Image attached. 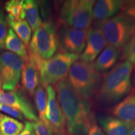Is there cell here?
Returning a JSON list of instances; mask_svg holds the SVG:
<instances>
[{"mask_svg":"<svg viewBox=\"0 0 135 135\" xmlns=\"http://www.w3.org/2000/svg\"><path fill=\"white\" fill-rule=\"evenodd\" d=\"M0 103L8 105L18 109L28 120L35 122L38 117L29 99L24 92L16 88L13 91H0Z\"/></svg>","mask_w":135,"mask_h":135,"instance_id":"cell-9","label":"cell"},{"mask_svg":"<svg viewBox=\"0 0 135 135\" xmlns=\"http://www.w3.org/2000/svg\"><path fill=\"white\" fill-rule=\"evenodd\" d=\"M29 57L38 67L40 76V83L45 88L53 86L66 78L69 71L80 55L59 51L51 58L43 60L36 56L29 54Z\"/></svg>","mask_w":135,"mask_h":135,"instance_id":"cell-3","label":"cell"},{"mask_svg":"<svg viewBox=\"0 0 135 135\" xmlns=\"http://www.w3.org/2000/svg\"><path fill=\"white\" fill-rule=\"evenodd\" d=\"M107 112L120 120L129 124L135 122V89L123 100L107 109Z\"/></svg>","mask_w":135,"mask_h":135,"instance_id":"cell-12","label":"cell"},{"mask_svg":"<svg viewBox=\"0 0 135 135\" xmlns=\"http://www.w3.org/2000/svg\"><path fill=\"white\" fill-rule=\"evenodd\" d=\"M129 135H135V122L131 126V128L129 131Z\"/></svg>","mask_w":135,"mask_h":135,"instance_id":"cell-31","label":"cell"},{"mask_svg":"<svg viewBox=\"0 0 135 135\" xmlns=\"http://www.w3.org/2000/svg\"><path fill=\"white\" fill-rule=\"evenodd\" d=\"M120 60L129 62L135 71V33L121 50Z\"/></svg>","mask_w":135,"mask_h":135,"instance_id":"cell-23","label":"cell"},{"mask_svg":"<svg viewBox=\"0 0 135 135\" xmlns=\"http://www.w3.org/2000/svg\"><path fill=\"white\" fill-rule=\"evenodd\" d=\"M21 85L23 89L33 97L40 83V72L35 62L31 58L26 61L21 77Z\"/></svg>","mask_w":135,"mask_h":135,"instance_id":"cell-14","label":"cell"},{"mask_svg":"<svg viewBox=\"0 0 135 135\" xmlns=\"http://www.w3.org/2000/svg\"><path fill=\"white\" fill-rule=\"evenodd\" d=\"M6 22L8 26L13 30L20 40L28 49L31 39V28L26 20L20 21H12L6 17Z\"/></svg>","mask_w":135,"mask_h":135,"instance_id":"cell-19","label":"cell"},{"mask_svg":"<svg viewBox=\"0 0 135 135\" xmlns=\"http://www.w3.org/2000/svg\"><path fill=\"white\" fill-rule=\"evenodd\" d=\"M33 124L36 135H51L53 131L55 130L47 120L38 119V120L33 122Z\"/></svg>","mask_w":135,"mask_h":135,"instance_id":"cell-24","label":"cell"},{"mask_svg":"<svg viewBox=\"0 0 135 135\" xmlns=\"http://www.w3.org/2000/svg\"><path fill=\"white\" fill-rule=\"evenodd\" d=\"M58 48L56 25L51 20H47L33 32L28 51L29 54L47 60L53 56Z\"/></svg>","mask_w":135,"mask_h":135,"instance_id":"cell-6","label":"cell"},{"mask_svg":"<svg viewBox=\"0 0 135 135\" xmlns=\"http://www.w3.org/2000/svg\"><path fill=\"white\" fill-rule=\"evenodd\" d=\"M106 45L105 38L101 30L98 27H91L88 31L86 43L84 51L80 56V60L92 63Z\"/></svg>","mask_w":135,"mask_h":135,"instance_id":"cell-11","label":"cell"},{"mask_svg":"<svg viewBox=\"0 0 135 135\" xmlns=\"http://www.w3.org/2000/svg\"><path fill=\"white\" fill-rule=\"evenodd\" d=\"M67 78L85 100L91 104L94 103L102 81L103 75L94 69L93 63L77 60L70 68Z\"/></svg>","mask_w":135,"mask_h":135,"instance_id":"cell-2","label":"cell"},{"mask_svg":"<svg viewBox=\"0 0 135 135\" xmlns=\"http://www.w3.org/2000/svg\"><path fill=\"white\" fill-rule=\"evenodd\" d=\"M98 122L106 135H129L132 124H129L111 116H101Z\"/></svg>","mask_w":135,"mask_h":135,"instance_id":"cell-16","label":"cell"},{"mask_svg":"<svg viewBox=\"0 0 135 135\" xmlns=\"http://www.w3.org/2000/svg\"><path fill=\"white\" fill-rule=\"evenodd\" d=\"M25 125L19 120L0 113V130L2 135H19Z\"/></svg>","mask_w":135,"mask_h":135,"instance_id":"cell-20","label":"cell"},{"mask_svg":"<svg viewBox=\"0 0 135 135\" xmlns=\"http://www.w3.org/2000/svg\"><path fill=\"white\" fill-rule=\"evenodd\" d=\"M46 89L47 93V104L45 111L46 119L55 131H65V117L57 98L55 89L51 85L48 86Z\"/></svg>","mask_w":135,"mask_h":135,"instance_id":"cell-10","label":"cell"},{"mask_svg":"<svg viewBox=\"0 0 135 135\" xmlns=\"http://www.w3.org/2000/svg\"><path fill=\"white\" fill-rule=\"evenodd\" d=\"M25 19L31 27L32 31L34 32L43 23L38 3L34 0L25 1Z\"/></svg>","mask_w":135,"mask_h":135,"instance_id":"cell-18","label":"cell"},{"mask_svg":"<svg viewBox=\"0 0 135 135\" xmlns=\"http://www.w3.org/2000/svg\"><path fill=\"white\" fill-rule=\"evenodd\" d=\"M51 135H70V134H69V133L67 132L66 130L63 131H56L54 130L53 132L52 133Z\"/></svg>","mask_w":135,"mask_h":135,"instance_id":"cell-30","label":"cell"},{"mask_svg":"<svg viewBox=\"0 0 135 135\" xmlns=\"http://www.w3.org/2000/svg\"><path fill=\"white\" fill-rule=\"evenodd\" d=\"M122 11L127 14L132 20L135 27V1H124Z\"/></svg>","mask_w":135,"mask_h":135,"instance_id":"cell-27","label":"cell"},{"mask_svg":"<svg viewBox=\"0 0 135 135\" xmlns=\"http://www.w3.org/2000/svg\"><path fill=\"white\" fill-rule=\"evenodd\" d=\"M35 105L39 113V118L41 120L46 121L45 111L47 104V93L41 85H39L34 94Z\"/></svg>","mask_w":135,"mask_h":135,"instance_id":"cell-22","label":"cell"},{"mask_svg":"<svg viewBox=\"0 0 135 135\" xmlns=\"http://www.w3.org/2000/svg\"><path fill=\"white\" fill-rule=\"evenodd\" d=\"M121 56V49L111 46H106L93 63L94 69L99 73H103L113 68Z\"/></svg>","mask_w":135,"mask_h":135,"instance_id":"cell-15","label":"cell"},{"mask_svg":"<svg viewBox=\"0 0 135 135\" xmlns=\"http://www.w3.org/2000/svg\"><path fill=\"white\" fill-rule=\"evenodd\" d=\"M123 4L124 1L119 0H99L96 1L93 9V26L113 17L122 9Z\"/></svg>","mask_w":135,"mask_h":135,"instance_id":"cell-13","label":"cell"},{"mask_svg":"<svg viewBox=\"0 0 135 135\" xmlns=\"http://www.w3.org/2000/svg\"><path fill=\"white\" fill-rule=\"evenodd\" d=\"M93 26L101 30L108 46L121 50L135 33L132 20L123 11Z\"/></svg>","mask_w":135,"mask_h":135,"instance_id":"cell-4","label":"cell"},{"mask_svg":"<svg viewBox=\"0 0 135 135\" xmlns=\"http://www.w3.org/2000/svg\"><path fill=\"white\" fill-rule=\"evenodd\" d=\"M133 66L123 61L109 72L103 74V79L94 102L98 106L108 107L118 103L131 90ZM94 104V103H93Z\"/></svg>","mask_w":135,"mask_h":135,"instance_id":"cell-1","label":"cell"},{"mask_svg":"<svg viewBox=\"0 0 135 135\" xmlns=\"http://www.w3.org/2000/svg\"><path fill=\"white\" fill-rule=\"evenodd\" d=\"M95 1L70 0L63 3L56 24L88 30L93 23V9Z\"/></svg>","mask_w":135,"mask_h":135,"instance_id":"cell-5","label":"cell"},{"mask_svg":"<svg viewBox=\"0 0 135 135\" xmlns=\"http://www.w3.org/2000/svg\"><path fill=\"white\" fill-rule=\"evenodd\" d=\"M134 86H135V77H134ZM134 89H135V87L134 88Z\"/></svg>","mask_w":135,"mask_h":135,"instance_id":"cell-33","label":"cell"},{"mask_svg":"<svg viewBox=\"0 0 135 135\" xmlns=\"http://www.w3.org/2000/svg\"><path fill=\"white\" fill-rule=\"evenodd\" d=\"M4 48L8 50V51L15 54L25 61H27L29 58L28 48L11 28L8 30L7 35L5 40Z\"/></svg>","mask_w":135,"mask_h":135,"instance_id":"cell-17","label":"cell"},{"mask_svg":"<svg viewBox=\"0 0 135 135\" xmlns=\"http://www.w3.org/2000/svg\"><path fill=\"white\" fill-rule=\"evenodd\" d=\"M4 9L8 13L7 18L12 21L25 20V1L11 0L6 3Z\"/></svg>","mask_w":135,"mask_h":135,"instance_id":"cell-21","label":"cell"},{"mask_svg":"<svg viewBox=\"0 0 135 135\" xmlns=\"http://www.w3.org/2000/svg\"><path fill=\"white\" fill-rule=\"evenodd\" d=\"M19 135H36L32 121H25V128Z\"/></svg>","mask_w":135,"mask_h":135,"instance_id":"cell-29","label":"cell"},{"mask_svg":"<svg viewBox=\"0 0 135 135\" xmlns=\"http://www.w3.org/2000/svg\"><path fill=\"white\" fill-rule=\"evenodd\" d=\"M25 63V60L8 51L0 53V79L4 91L17 88Z\"/></svg>","mask_w":135,"mask_h":135,"instance_id":"cell-7","label":"cell"},{"mask_svg":"<svg viewBox=\"0 0 135 135\" xmlns=\"http://www.w3.org/2000/svg\"><path fill=\"white\" fill-rule=\"evenodd\" d=\"M7 22L3 9L0 8V51L4 50L5 40L7 35Z\"/></svg>","mask_w":135,"mask_h":135,"instance_id":"cell-25","label":"cell"},{"mask_svg":"<svg viewBox=\"0 0 135 135\" xmlns=\"http://www.w3.org/2000/svg\"><path fill=\"white\" fill-rule=\"evenodd\" d=\"M0 135H2V134H1V130H0Z\"/></svg>","mask_w":135,"mask_h":135,"instance_id":"cell-34","label":"cell"},{"mask_svg":"<svg viewBox=\"0 0 135 135\" xmlns=\"http://www.w3.org/2000/svg\"><path fill=\"white\" fill-rule=\"evenodd\" d=\"M61 51L78 55L83 53L86 43L88 30L56 24Z\"/></svg>","mask_w":135,"mask_h":135,"instance_id":"cell-8","label":"cell"},{"mask_svg":"<svg viewBox=\"0 0 135 135\" xmlns=\"http://www.w3.org/2000/svg\"><path fill=\"white\" fill-rule=\"evenodd\" d=\"M88 135H106L96 122L95 115L93 116L89 126Z\"/></svg>","mask_w":135,"mask_h":135,"instance_id":"cell-28","label":"cell"},{"mask_svg":"<svg viewBox=\"0 0 135 135\" xmlns=\"http://www.w3.org/2000/svg\"><path fill=\"white\" fill-rule=\"evenodd\" d=\"M1 89H2V84H1V79H0V91H1Z\"/></svg>","mask_w":135,"mask_h":135,"instance_id":"cell-32","label":"cell"},{"mask_svg":"<svg viewBox=\"0 0 135 135\" xmlns=\"http://www.w3.org/2000/svg\"><path fill=\"white\" fill-rule=\"evenodd\" d=\"M0 112L6 113L9 116H12L20 120H24V116L20 111L6 104L0 103Z\"/></svg>","mask_w":135,"mask_h":135,"instance_id":"cell-26","label":"cell"}]
</instances>
